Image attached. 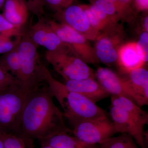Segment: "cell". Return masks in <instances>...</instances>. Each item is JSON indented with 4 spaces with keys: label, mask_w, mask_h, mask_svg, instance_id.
Wrapping results in <instances>:
<instances>
[{
    "label": "cell",
    "mask_w": 148,
    "mask_h": 148,
    "mask_svg": "<svg viewBox=\"0 0 148 148\" xmlns=\"http://www.w3.org/2000/svg\"><path fill=\"white\" fill-rule=\"evenodd\" d=\"M53 98L47 83L27 95L21 114L19 136L39 141L58 132L72 133Z\"/></svg>",
    "instance_id": "obj_1"
},
{
    "label": "cell",
    "mask_w": 148,
    "mask_h": 148,
    "mask_svg": "<svg viewBox=\"0 0 148 148\" xmlns=\"http://www.w3.org/2000/svg\"><path fill=\"white\" fill-rule=\"evenodd\" d=\"M43 72L51 92L63 109L64 118L72 125L81 121L107 116L105 111L95 102L79 93L67 89L64 83L52 76L45 65Z\"/></svg>",
    "instance_id": "obj_2"
},
{
    "label": "cell",
    "mask_w": 148,
    "mask_h": 148,
    "mask_svg": "<svg viewBox=\"0 0 148 148\" xmlns=\"http://www.w3.org/2000/svg\"><path fill=\"white\" fill-rule=\"evenodd\" d=\"M27 33L23 34L17 46L20 68L16 80L27 94L47 83L44 76V65L41 62L38 47Z\"/></svg>",
    "instance_id": "obj_3"
},
{
    "label": "cell",
    "mask_w": 148,
    "mask_h": 148,
    "mask_svg": "<svg viewBox=\"0 0 148 148\" xmlns=\"http://www.w3.org/2000/svg\"><path fill=\"white\" fill-rule=\"evenodd\" d=\"M27 95L17 84L0 90V133L18 135Z\"/></svg>",
    "instance_id": "obj_4"
},
{
    "label": "cell",
    "mask_w": 148,
    "mask_h": 148,
    "mask_svg": "<svg viewBox=\"0 0 148 148\" xmlns=\"http://www.w3.org/2000/svg\"><path fill=\"white\" fill-rule=\"evenodd\" d=\"M47 61L66 81L95 79V72L78 57L69 46L53 51H47Z\"/></svg>",
    "instance_id": "obj_5"
},
{
    "label": "cell",
    "mask_w": 148,
    "mask_h": 148,
    "mask_svg": "<svg viewBox=\"0 0 148 148\" xmlns=\"http://www.w3.org/2000/svg\"><path fill=\"white\" fill-rule=\"evenodd\" d=\"M124 38L123 26L118 22L110 24L101 31L93 47L98 63L110 66L116 62L119 50L124 44Z\"/></svg>",
    "instance_id": "obj_6"
},
{
    "label": "cell",
    "mask_w": 148,
    "mask_h": 148,
    "mask_svg": "<svg viewBox=\"0 0 148 148\" xmlns=\"http://www.w3.org/2000/svg\"><path fill=\"white\" fill-rule=\"evenodd\" d=\"M72 133L82 141L99 145L118 133L113 123L107 116L84 120L73 125Z\"/></svg>",
    "instance_id": "obj_7"
},
{
    "label": "cell",
    "mask_w": 148,
    "mask_h": 148,
    "mask_svg": "<svg viewBox=\"0 0 148 148\" xmlns=\"http://www.w3.org/2000/svg\"><path fill=\"white\" fill-rule=\"evenodd\" d=\"M48 22L61 41L69 46L78 57L86 64L98 63L94 47L82 35L68 25L56 20H49Z\"/></svg>",
    "instance_id": "obj_8"
},
{
    "label": "cell",
    "mask_w": 148,
    "mask_h": 148,
    "mask_svg": "<svg viewBox=\"0 0 148 148\" xmlns=\"http://www.w3.org/2000/svg\"><path fill=\"white\" fill-rule=\"evenodd\" d=\"M54 17L57 21L68 25L88 40L95 41L100 32L90 25L80 5H71L57 12Z\"/></svg>",
    "instance_id": "obj_9"
},
{
    "label": "cell",
    "mask_w": 148,
    "mask_h": 148,
    "mask_svg": "<svg viewBox=\"0 0 148 148\" xmlns=\"http://www.w3.org/2000/svg\"><path fill=\"white\" fill-rule=\"evenodd\" d=\"M110 114L118 133L132 136L141 148H147L144 127L145 125L123 110L111 105Z\"/></svg>",
    "instance_id": "obj_10"
},
{
    "label": "cell",
    "mask_w": 148,
    "mask_h": 148,
    "mask_svg": "<svg viewBox=\"0 0 148 148\" xmlns=\"http://www.w3.org/2000/svg\"><path fill=\"white\" fill-rule=\"evenodd\" d=\"M125 78L128 98L140 107L148 105V71L144 67L135 69Z\"/></svg>",
    "instance_id": "obj_11"
},
{
    "label": "cell",
    "mask_w": 148,
    "mask_h": 148,
    "mask_svg": "<svg viewBox=\"0 0 148 148\" xmlns=\"http://www.w3.org/2000/svg\"><path fill=\"white\" fill-rule=\"evenodd\" d=\"M38 19L27 33L33 42L38 46L45 48L48 51L58 50L67 46L53 31L47 20L42 17Z\"/></svg>",
    "instance_id": "obj_12"
},
{
    "label": "cell",
    "mask_w": 148,
    "mask_h": 148,
    "mask_svg": "<svg viewBox=\"0 0 148 148\" xmlns=\"http://www.w3.org/2000/svg\"><path fill=\"white\" fill-rule=\"evenodd\" d=\"M95 79L89 78L71 80L66 81L64 84L68 90L79 93L96 103L110 95L103 89Z\"/></svg>",
    "instance_id": "obj_13"
},
{
    "label": "cell",
    "mask_w": 148,
    "mask_h": 148,
    "mask_svg": "<svg viewBox=\"0 0 148 148\" xmlns=\"http://www.w3.org/2000/svg\"><path fill=\"white\" fill-rule=\"evenodd\" d=\"M95 75L97 81L110 95L128 98L125 78L119 75L110 69L103 67L98 68Z\"/></svg>",
    "instance_id": "obj_14"
},
{
    "label": "cell",
    "mask_w": 148,
    "mask_h": 148,
    "mask_svg": "<svg viewBox=\"0 0 148 148\" xmlns=\"http://www.w3.org/2000/svg\"><path fill=\"white\" fill-rule=\"evenodd\" d=\"M117 62L123 74L144 67L145 64L138 54L135 42L123 44L121 46Z\"/></svg>",
    "instance_id": "obj_15"
},
{
    "label": "cell",
    "mask_w": 148,
    "mask_h": 148,
    "mask_svg": "<svg viewBox=\"0 0 148 148\" xmlns=\"http://www.w3.org/2000/svg\"><path fill=\"white\" fill-rule=\"evenodd\" d=\"M71 133L58 132L39 141L41 145H48L54 148H100L99 145L85 143Z\"/></svg>",
    "instance_id": "obj_16"
},
{
    "label": "cell",
    "mask_w": 148,
    "mask_h": 148,
    "mask_svg": "<svg viewBox=\"0 0 148 148\" xmlns=\"http://www.w3.org/2000/svg\"><path fill=\"white\" fill-rule=\"evenodd\" d=\"M3 15L15 27L21 28L27 22L29 11L24 0H5Z\"/></svg>",
    "instance_id": "obj_17"
},
{
    "label": "cell",
    "mask_w": 148,
    "mask_h": 148,
    "mask_svg": "<svg viewBox=\"0 0 148 148\" xmlns=\"http://www.w3.org/2000/svg\"><path fill=\"white\" fill-rule=\"evenodd\" d=\"M111 105L119 108L133 116L145 125L148 124L147 112L141 109L132 100L122 96L111 95Z\"/></svg>",
    "instance_id": "obj_18"
},
{
    "label": "cell",
    "mask_w": 148,
    "mask_h": 148,
    "mask_svg": "<svg viewBox=\"0 0 148 148\" xmlns=\"http://www.w3.org/2000/svg\"><path fill=\"white\" fill-rule=\"evenodd\" d=\"M18 43L10 51L4 53L0 59V66L7 72L11 74L15 79L18 76L20 68L19 56L17 50Z\"/></svg>",
    "instance_id": "obj_19"
},
{
    "label": "cell",
    "mask_w": 148,
    "mask_h": 148,
    "mask_svg": "<svg viewBox=\"0 0 148 148\" xmlns=\"http://www.w3.org/2000/svg\"><path fill=\"white\" fill-rule=\"evenodd\" d=\"M99 145L100 148H138L132 136L126 133L108 138Z\"/></svg>",
    "instance_id": "obj_20"
},
{
    "label": "cell",
    "mask_w": 148,
    "mask_h": 148,
    "mask_svg": "<svg viewBox=\"0 0 148 148\" xmlns=\"http://www.w3.org/2000/svg\"><path fill=\"white\" fill-rule=\"evenodd\" d=\"M92 4L103 11L108 16L117 21L120 20L115 6L113 3L106 0H91Z\"/></svg>",
    "instance_id": "obj_21"
},
{
    "label": "cell",
    "mask_w": 148,
    "mask_h": 148,
    "mask_svg": "<svg viewBox=\"0 0 148 148\" xmlns=\"http://www.w3.org/2000/svg\"><path fill=\"white\" fill-rule=\"evenodd\" d=\"M0 34L10 37H21L24 33L21 28L15 27L0 14Z\"/></svg>",
    "instance_id": "obj_22"
},
{
    "label": "cell",
    "mask_w": 148,
    "mask_h": 148,
    "mask_svg": "<svg viewBox=\"0 0 148 148\" xmlns=\"http://www.w3.org/2000/svg\"><path fill=\"white\" fill-rule=\"evenodd\" d=\"M4 148H26L23 138L13 133H1Z\"/></svg>",
    "instance_id": "obj_23"
},
{
    "label": "cell",
    "mask_w": 148,
    "mask_h": 148,
    "mask_svg": "<svg viewBox=\"0 0 148 148\" xmlns=\"http://www.w3.org/2000/svg\"><path fill=\"white\" fill-rule=\"evenodd\" d=\"M138 54L145 64L148 60V33L142 31L139 40L136 42Z\"/></svg>",
    "instance_id": "obj_24"
},
{
    "label": "cell",
    "mask_w": 148,
    "mask_h": 148,
    "mask_svg": "<svg viewBox=\"0 0 148 148\" xmlns=\"http://www.w3.org/2000/svg\"><path fill=\"white\" fill-rule=\"evenodd\" d=\"M134 0H119L117 13L120 19L126 21L132 20V5Z\"/></svg>",
    "instance_id": "obj_25"
},
{
    "label": "cell",
    "mask_w": 148,
    "mask_h": 148,
    "mask_svg": "<svg viewBox=\"0 0 148 148\" xmlns=\"http://www.w3.org/2000/svg\"><path fill=\"white\" fill-rule=\"evenodd\" d=\"M29 12L36 15L38 18H41L45 14L44 0H24Z\"/></svg>",
    "instance_id": "obj_26"
},
{
    "label": "cell",
    "mask_w": 148,
    "mask_h": 148,
    "mask_svg": "<svg viewBox=\"0 0 148 148\" xmlns=\"http://www.w3.org/2000/svg\"><path fill=\"white\" fill-rule=\"evenodd\" d=\"M84 12L88 20L92 27L99 32L102 31L106 27L98 20L95 14L90 10L89 5H80Z\"/></svg>",
    "instance_id": "obj_27"
},
{
    "label": "cell",
    "mask_w": 148,
    "mask_h": 148,
    "mask_svg": "<svg viewBox=\"0 0 148 148\" xmlns=\"http://www.w3.org/2000/svg\"><path fill=\"white\" fill-rule=\"evenodd\" d=\"M21 37L13 41L12 37L0 34V54H4L13 49L20 41Z\"/></svg>",
    "instance_id": "obj_28"
},
{
    "label": "cell",
    "mask_w": 148,
    "mask_h": 148,
    "mask_svg": "<svg viewBox=\"0 0 148 148\" xmlns=\"http://www.w3.org/2000/svg\"><path fill=\"white\" fill-rule=\"evenodd\" d=\"M14 84H17L15 78L0 66V90Z\"/></svg>",
    "instance_id": "obj_29"
},
{
    "label": "cell",
    "mask_w": 148,
    "mask_h": 148,
    "mask_svg": "<svg viewBox=\"0 0 148 148\" xmlns=\"http://www.w3.org/2000/svg\"><path fill=\"white\" fill-rule=\"evenodd\" d=\"M89 6L91 11L105 27H106L108 25L113 23L118 22L115 21L112 18L107 15L98 8L96 7L95 5L91 4L89 5Z\"/></svg>",
    "instance_id": "obj_30"
},
{
    "label": "cell",
    "mask_w": 148,
    "mask_h": 148,
    "mask_svg": "<svg viewBox=\"0 0 148 148\" xmlns=\"http://www.w3.org/2000/svg\"><path fill=\"white\" fill-rule=\"evenodd\" d=\"M44 1L46 4H47L51 8L57 12L71 5L73 0H44Z\"/></svg>",
    "instance_id": "obj_31"
},
{
    "label": "cell",
    "mask_w": 148,
    "mask_h": 148,
    "mask_svg": "<svg viewBox=\"0 0 148 148\" xmlns=\"http://www.w3.org/2000/svg\"><path fill=\"white\" fill-rule=\"evenodd\" d=\"M133 5L138 11H148V0H134Z\"/></svg>",
    "instance_id": "obj_32"
},
{
    "label": "cell",
    "mask_w": 148,
    "mask_h": 148,
    "mask_svg": "<svg viewBox=\"0 0 148 148\" xmlns=\"http://www.w3.org/2000/svg\"><path fill=\"white\" fill-rule=\"evenodd\" d=\"M141 25L143 28L142 31L148 33V16L147 14L142 18V21H141Z\"/></svg>",
    "instance_id": "obj_33"
},
{
    "label": "cell",
    "mask_w": 148,
    "mask_h": 148,
    "mask_svg": "<svg viewBox=\"0 0 148 148\" xmlns=\"http://www.w3.org/2000/svg\"><path fill=\"white\" fill-rule=\"evenodd\" d=\"M23 139L25 142L26 148H35L34 146V140L31 139H26V138H23Z\"/></svg>",
    "instance_id": "obj_34"
},
{
    "label": "cell",
    "mask_w": 148,
    "mask_h": 148,
    "mask_svg": "<svg viewBox=\"0 0 148 148\" xmlns=\"http://www.w3.org/2000/svg\"><path fill=\"white\" fill-rule=\"evenodd\" d=\"M106 1H108L114 3L115 6L116 11L117 10V8L118 7L119 5V0H106Z\"/></svg>",
    "instance_id": "obj_35"
},
{
    "label": "cell",
    "mask_w": 148,
    "mask_h": 148,
    "mask_svg": "<svg viewBox=\"0 0 148 148\" xmlns=\"http://www.w3.org/2000/svg\"><path fill=\"white\" fill-rule=\"evenodd\" d=\"M0 148H4L3 143L2 137L1 133H0Z\"/></svg>",
    "instance_id": "obj_36"
},
{
    "label": "cell",
    "mask_w": 148,
    "mask_h": 148,
    "mask_svg": "<svg viewBox=\"0 0 148 148\" xmlns=\"http://www.w3.org/2000/svg\"><path fill=\"white\" fill-rule=\"evenodd\" d=\"M40 148H54L51 146L48 145H42Z\"/></svg>",
    "instance_id": "obj_37"
},
{
    "label": "cell",
    "mask_w": 148,
    "mask_h": 148,
    "mask_svg": "<svg viewBox=\"0 0 148 148\" xmlns=\"http://www.w3.org/2000/svg\"><path fill=\"white\" fill-rule=\"evenodd\" d=\"M5 0H0V8L4 5Z\"/></svg>",
    "instance_id": "obj_38"
}]
</instances>
